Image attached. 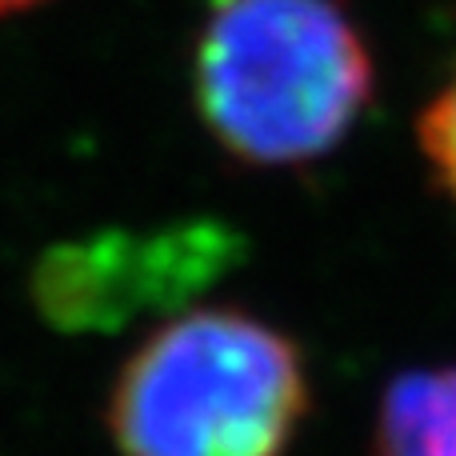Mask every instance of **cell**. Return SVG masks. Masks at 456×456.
Segmentation results:
<instances>
[{
    "label": "cell",
    "mask_w": 456,
    "mask_h": 456,
    "mask_svg": "<svg viewBox=\"0 0 456 456\" xmlns=\"http://www.w3.org/2000/svg\"><path fill=\"white\" fill-rule=\"evenodd\" d=\"M377 88L372 48L340 0H213L192 48V101L228 157L297 168L329 157Z\"/></svg>",
    "instance_id": "obj_1"
},
{
    "label": "cell",
    "mask_w": 456,
    "mask_h": 456,
    "mask_svg": "<svg viewBox=\"0 0 456 456\" xmlns=\"http://www.w3.org/2000/svg\"><path fill=\"white\" fill-rule=\"evenodd\" d=\"M308 417L297 340L232 305L152 329L109 393L120 456H284Z\"/></svg>",
    "instance_id": "obj_2"
},
{
    "label": "cell",
    "mask_w": 456,
    "mask_h": 456,
    "mask_svg": "<svg viewBox=\"0 0 456 456\" xmlns=\"http://www.w3.org/2000/svg\"><path fill=\"white\" fill-rule=\"evenodd\" d=\"M372 456H456V364L388 380L372 420Z\"/></svg>",
    "instance_id": "obj_3"
},
{
    "label": "cell",
    "mask_w": 456,
    "mask_h": 456,
    "mask_svg": "<svg viewBox=\"0 0 456 456\" xmlns=\"http://www.w3.org/2000/svg\"><path fill=\"white\" fill-rule=\"evenodd\" d=\"M417 136H420V152H425L436 184L449 192L456 205V64H452V77L420 109Z\"/></svg>",
    "instance_id": "obj_4"
},
{
    "label": "cell",
    "mask_w": 456,
    "mask_h": 456,
    "mask_svg": "<svg viewBox=\"0 0 456 456\" xmlns=\"http://www.w3.org/2000/svg\"><path fill=\"white\" fill-rule=\"evenodd\" d=\"M45 0H0V16H12V12H24V8H37Z\"/></svg>",
    "instance_id": "obj_5"
}]
</instances>
